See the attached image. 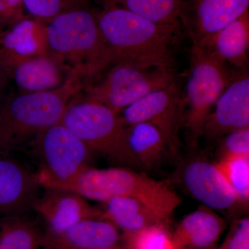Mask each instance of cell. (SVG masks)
Here are the masks:
<instances>
[{
    "mask_svg": "<svg viewBox=\"0 0 249 249\" xmlns=\"http://www.w3.org/2000/svg\"><path fill=\"white\" fill-rule=\"evenodd\" d=\"M220 140L219 155L226 157H249V127L232 131Z\"/></svg>",
    "mask_w": 249,
    "mask_h": 249,
    "instance_id": "cell-27",
    "label": "cell"
},
{
    "mask_svg": "<svg viewBox=\"0 0 249 249\" xmlns=\"http://www.w3.org/2000/svg\"><path fill=\"white\" fill-rule=\"evenodd\" d=\"M45 189L33 209L47 224L46 233H60L84 219L103 218V211L76 193L58 188Z\"/></svg>",
    "mask_w": 249,
    "mask_h": 249,
    "instance_id": "cell-12",
    "label": "cell"
},
{
    "mask_svg": "<svg viewBox=\"0 0 249 249\" xmlns=\"http://www.w3.org/2000/svg\"><path fill=\"white\" fill-rule=\"evenodd\" d=\"M27 16L22 0H0V27L14 24Z\"/></svg>",
    "mask_w": 249,
    "mask_h": 249,
    "instance_id": "cell-29",
    "label": "cell"
},
{
    "mask_svg": "<svg viewBox=\"0 0 249 249\" xmlns=\"http://www.w3.org/2000/svg\"><path fill=\"white\" fill-rule=\"evenodd\" d=\"M67 107L61 124L81 139L93 154L112 163L140 168L127 141V126L120 114L88 99L75 100Z\"/></svg>",
    "mask_w": 249,
    "mask_h": 249,
    "instance_id": "cell-5",
    "label": "cell"
},
{
    "mask_svg": "<svg viewBox=\"0 0 249 249\" xmlns=\"http://www.w3.org/2000/svg\"><path fill=\"white\" fill-rule=\"evenodd\" d=\"M84 86L83 80L73 72L58 89L9 96L0 107V155L30 143L39 134L61 123L69 105Z\"/></svg>",
    "mask_w": 249,
    "mask_h": 249,
    "instance_id": "cell-2",
    "label": "cell"
},
{
    "mask_svg": "<svg viewBox=\"0 0 249 249\" xmlns=\"http://www.w3.org/2000/svg\"><path fill=\"white\" fill-rule=\"evenodd\" d=\"M89 200L105 203L127 196L142 201L168 219L180 204L179 196L161 181L127 167L98 169L87 167L74 178L59 187Z\"/></svg>",
    "mask_w": 249,
    "mask_h": 249,
    "instance_id": "cell-4",
    "label": "cell"
},
{
    "mask_svg": "<svg viewBox=\"0 0 249 249\" xmlns=\"http://www.w3.org/2000/svg\"><path fill=\"white\" fill-rule=\"evenodd\" d=\"M46 34L49 52L84 83H90L112 65L96 15L89 11H64L46 23Z\"/></svg>",
    "mask_w": 249,
    "mask_h": 249,
    "instance_id": "cell-3",
    "label": "cell"
},
{
    "mask_svg": "<svg viewBox=\"0 0 249 249\" xmlns=\"http://www.w3.org/2000/svg\"><path fill=\"white\" fill-rule=\"evenodd\" d=\"M103 204V218L122 230L124 235L155 224L165 223L167 220L146 204L134 198L119 196Z\"/></svg>",
    "mask_w": 249,
    "mask_h": 249,
    "instance_id": "cell-19",
    "label": "cell"
},
{
    "mask_svg": "<svg viewBox=\"0 0 249 249\" xmlns=\"http://www.w3.org/2000/svg\"><path fill=\"white\" fill-rule=\"evenodd\" d=\"M126 126L147 123L163 136L170 154L180 147L179 132L184 121L183 91L178 80L173 84L149 93L120 113Z\"/></svg>",
    "mask_w": 249,
    "mask_h": 249,
    "instance_id": "cell-9",
    "label": "cell"
},
{
    "mask_svg": "<svg viewBox=\"0 0 249 249\" xmlns=\"http://www.w3.org/2000/svg\"><path fill=\"white\" fill-rule=\"evenodd\" d=\"M29 17L47 23L65 10L67 0H22Z\"/></svg>",
    "mask_w": 249,
    "mask_h": 249,
    "instance_id": "cell-26",
    "label": "cell"
},
{
    "mask_svg": "<svg viewBox=\"0 0 249 249\" xmlns=\"http://www.w3.org/2000/svg\"><path fill=\"white\" fill-rule=\"evenodd\" d=\"M183 180L192 196L209 209H229L237 202L235 193L216 163L192 160L183 170Z\"/></svg>",
    "mask_w": 249,
    "mask_h": 249,
    "instance_id": "cell-16",
    "label": "cell"
},
{
    "mask_svg": "<svg viewBox=\"0 0 249 249\" xmlns=\"http://www.w3.org/2000/svg\"><path fill=\"white\" fill-rule=\"evenodd\" d=\"M127 141L140 168H157L171 155L160 131L147 123L128 126Z\"/></svg>",
    "mask_w": 249,
    "mask_h": 249,
    "instance_id": "cell-21",
    "label": "cell"
},
{
    "mask_svg": "<svg viewBox=\"0 0 249 249\" xmlns=\"http://www.w3.org/2000/svg\"><path fill=\"white\" fill-rule=\"evenodd\" d=\"M42 237L35 224L22 214L0 219V249H42Z\"/></svg>",
    "mask_w": 249,
    "mask_h": 249,
    "instance_id": "cell-23",
    "label": "cell"
},
{
    "mask_svg": "<svg viewBox=\"0 0 249 249\" xmlns=\"http://www.w3.org/2000/svg\"><path fill=\"white\" fill-rule=\"evenodd\" d=\"M224 229V219L213 209L203 206L187 214L173 235L178 249H212Z\"/></svg>",
    "mask_w": 249,
    "mask_h": 249,
    "instance_id": "cell-18",
    "label": "cell"
},
{
    "mask_svg": "<svg viewBox=\"0 0 249 249\" xmlns=\"http://www.w3.org/2000/svg\"><path fill=\"white\" fill-rule=\"evenodd\" d=\"M29 144L38 160L39 170L36 175L44 188H55L68 182L90 166L94 155L61 123L39 134Z\"/></svg>",
    "mask_w": 249,
    "mask_h": 249,
    "instance_id": "cell-7",
    "label": "cell"
},
{
    "mask_svg": "<svg viewBox=\"0 0 249 249\" xmlns=\"http://www.w3.org/2000/svg\"><path fill=\"white\" fill-rule=\"evenodd\" d=\"M42 249H65V248H60V247H50V246H43L42 247ZM127 249L126 248H123V247H108V248H101V249Z\"/></svg>",
    "mask_w": 249,
    "mask_h": 249,
    "instance_id": "cell-31",
    "label": "cell"
},
{
    "mask_svg": "<svg viewBox=\"0 0 249 249\" xmlns=\"http://www.w3.org/2000/svg\"><path fill=\"white\" fill-rule=\"evenodd\" d=\"M96 17L112 65L175 70L183 28L157 24L113 5L105 4Z\"/></svg>",
    "mask_w": 249,
    "mask_h": 249,
    "instance_id": "cell-1",
    "label": "cell"
},
{
    "mask_svg": "<svg viewBox=\"0 0 249 249\" xmlns=\"http://www.w3.org/2000/svg\"><path fill=\"white\" fill-rule=\"evenodd\" d=\"M9 78L6 76L5 72L3 71L2 69L0 67V100H1V96L4 92V90L6 89V85H7L8 80Z\"/></svg>",
    "mask_w": 249,
    "mask_h": 249,
    "instance_id": "cell-30",
    "label": "cell"
},
{
    "mask_svg": "<svg viewBox=\"0 0 249 249\" xmlns=\"http://www.w3.org/2000/svg\"><path fill=\"white\" fill-rule=\"evenodd\" d=\"M249 0H183L181 23L193 45L205 47L221 29L249 11Z\"/></svg>",
    "mask_w": 249,
    "mask_h": 249,
    "instance_id": "cell-10",
    "label": "cell"
},
{
    "mask_svg": "<svg viewBox=\"0 0 249 249\" xmlns=\"http://www.w3.org/2000/svg\"><path fill=\"white\" fill-rule=\"evenodd\" d=\"M152 22L182 27L181 16L183 0H105Z\"/></svg>",
    "mask_w": 249,
    "mask_h": 249,
    "instance_id": "cell-22",
    "label": "cell"
},
{
    "mask_svg": "<svg viewBox=\"0 0 249 249\" xmlns=\"http://www.w3.org/2000/svg\"><path fill=\"white\" fill-rule=\"evenodd\" d=\"M235 71L213 51L193 45L188 81L183 92V125L190 142H196L202 136L208 117Z\"/></svg>",
    "mask_w": 249,
    "mask_h": 249,
    "instance_id": "cell-6",
    "label": "cell"
},
{
    "mask_svg": "<svg viewBox=\"0 0 249 249\" xmlns=\"http://www.w3.org/2000/svg\"><path fill=\"white\" fill-rule=\"evenodd\" d=\"M216 165L235 193L237 201L247 202L249 199V157H226Z\"/></svg>",
    "mask_w": 249,
    "mask_h": 249,
    "instance_id": "cell-24",
    "label": "cell"
},
{
    "mask_svg": "<svg viewBox=\"0 0 249 249\" xmlns=\"http://www.w3.org/2000/svg\"><path fill=\"white\" fill-rule=\"evenodd\" d=\"M177 81L175 70L142 68L130 64H113L97 83L85 84L86 98L120 114L149 93Z\"/></svg>",
    "mask_w": 249,
    "mask_h": 249,
    "instance_id": "cell-8",
    "label": "cell"
},
{
    "mask_svg": "<svg viewBox=\"0 0 249 249\" xmlns=\"http://www.w3.org/2000/svg\"><path fill=\"white\" fill-rule=\"evenodd\" d=\"M249 13L221 29L203 48L213 51L236 70L248 68Z\"/></svg>",
    "mask_w": 249,
    "mask_h": 249,
    "instance_id": "cell-20",
    "label": "cell"
},
{
    "mask_svg": "<svg viewBox=\"0 0 249 249\" xmlns=\"http://www.w3.org/2000/svg\"><path fill=\"white\" fill-rule=\"evenodd\" d=\"M119 229L105 218L87 219L58 234H43L42 247L95 249L117 247L121 240Z\"/></svg>",
    "mask_w": 249,
    "mask_h": 249,
    "instance_id": "cell-17",
    "label": "cell"
},
{
    "mask_svg": "<svg viewBox=\"0 0 249 249\" xmlns=\"http://www.w3.org/2000/svg\"><path fill=\"white\" fill-rule=\"evenodd\" d=\"M217 249H249V218L236 220L225 240Z\"/></svg>",
    "mask_w": 249,
    "mask_h": 249,
    "instance_id": "cell-28",
    "label": "cell"
},
{
    "mask_svg": "<svg viewBox=\"0 0 249 249\" xmlns=\"http://www.w3.org/2000/svg\"><path fill=\"white\" fill-rule=\"evenodd\" d=\"M127 249H178L165 223L124 235Z\"/></svg>",
    "mask_w": 249,
    "mask_h": 249,
    "instance_id": "cell-25",
    "label": "cell"
},
{
    "mask_svg": "<svg viewBox=\"0 0 249 249\" xmlns=\"http://www.w3.org/2000/svg\"><path fill=\"white\" fill-rule=\"evenodd\" d=\"M40 187L36 173L0 155V216L22 214L33 209Z\"/></svg>",
    "mask_w": 249,
    "mask_h": 249,
    "instance_id": "cell-15",
    "label": "cell"
},
{
    "mask_svg": "<svg viewBox=\"0 0 249 249\" xmlns=\"http://www.w3.org/2000/svg\"><path fill=\"white\" fill-rule=\"evenodd\" d=\"M249 127V75L248 68L236 70L227 88L208 117L202 135L211 141Z\"/></svg>",
    "mask_w": 249,
    "mask_h": 249,
    "instance_id": "cell-11",
    "label": "cell"
},
{
    "mask_svg": "<svg viewBox=\"0 0 249 249\" xmlns=\"http://www.w3.org/2000/svg\"><path fill=\"white\" fill-rule=\"evenodd\" d=\"M46 23L27 17L0 27V67L49 53Z\"/></svg>",
    "mask_w": 249,
    "mask_h": 249,
    "instance_id": "cell-14",
    "label": "cell"
},
{
    "mask_svg": "<svg viewBox=\"0 0 249 249\" xmlns=\"http://www.w3.org/2000/svg\"><path fill=\"white\" fill-rule=\"evenodd\" d=\"M3 71L22 93L58 89L73 73L51 52L18 62L3 69Z\"/></svg>",
    "mask_w": 249,
    "mask_h": 249,
    "instance_id": "cell-13",
    "label": "cell"
}]
</instances>
